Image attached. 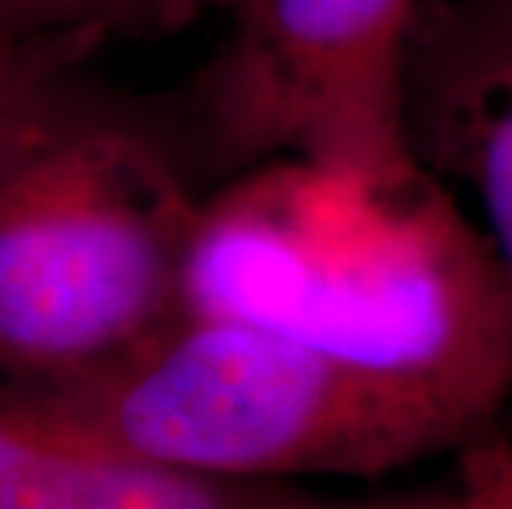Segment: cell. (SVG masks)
<instances>
[{
    "instance_id": "cell-1",
    "label": "cell",
    "mask_w": 512,
    "mask_h": 509,
    "mask_svg": "<svg viewBox=\"0 0 512 509\" xmlns=\"http://www.w3.org/2000/svg\"><path fill=\"white\" fill-rule=\"evenodd\" d=\"M182 314L265 331L473 427L512 404L496 252L417 159H271L222 179L192 219Z\"/></svg>"
},
{
    "instance_id": "cell-4",
    "label": "cell",
    "mask_w": 512,
    "mask_h": 509,
    "mask_svg": "<svg viewBox=\"0 0 512 509\" xmlns=\"http://www.w3.org/2000/svg\"><path fill=\"white\" fill-rule=\"evenodd\" d=\"M420 0H242L195 90L215 176L271 159L403 166V60Z\"/></svg>"
},
{
    "instance_id": "cell-7",
    "label": "cell",
    "mask_w": 512,
    "mask_h": 509,
    "mask_svg": "<svg viewBox=\"0 0 512 509\" xmlns=\"http://www.w3.org/2000/svg\"><path fill=\"white\" fill-rule=\"evenodd\" d=\"M90 43L0 37V179L83 100L76 67Z\"/></svg>"
},
{
    "instance_id": "cell-6",
    "label": "cell",
    "mask_w": 512,
    "mask_h": 509,
    "mask_svg": "<svg viewBox=\"0 0 512 509\" xmlns=\"http://www.w3.org/2000/svg\"><path fill=\"white\" fill-rule=\"evenodd\" d=\"M271 496L149 463L0 387V509H255Z\"/></svg>"
},
{
    "instance_id": "cell-8",
    "label": "cell",
    "mask_w": 512,
    "mask_h": 509,
    "mask_svg": "<svg viewBox=\"0 0 512 509\" xmlns=\"http://www.w3.org/2000/svg\"><path fill=\"white\" fill-rule=\"evenodd\" d=\"M456 453V480L440 490L337 506L291 503L278 493L255 509H512V404L483 430H476L463 447H456Z\"/></svg>"
},
{
    "instance_id": "cell-10",
    "label": "cell",
    "mask_w": 512,
    "mask_h": 509,
    "mask_svg": "<svg viewBox=\"0 0 512 509\" xmlns=\"http://www.w3.org/2000/svg\"><path fill=\"white\" fill-rule=\"evenodd\" d=\"M242 0H133L126 14V27L133 24H179V20L202 14V10H219V7H238Z\"/></svg>"
},
{
    "instance_id": "cell-3",
    "label": "cell",
    "mask_w": 512,
    "mask_h": 509,
    "mask_svg": "<svg viewBox=\"0 0 512 509\" xmlns=\"http://www.w3.org/2000/svg\"><path fill=\"white\" fill-rule=\"evenodd\" d=\"M17 394L149 463L245 486L390 473L483 430L265 331L195 314L100 377Z\"/></svg>"
},
{
    "instance_id": "cell-5",
    "label": "cell",
    "mask_w": 512,
    "mask_h": 509,
    "mask_svg": "<svg viewBox=\"0 0 512 509\" xmlns=\"http://www.w3.org/2000/svg\"><path fill=\"white\" fill-rule=\"evenodd\" d=\"M403 129L423 169L476 199L512 298V0H420Z\"/></svg>"
},
{
    "instance_id": "cell-9",
    "label": "cell",
    "mask_w": 512,
    "mask_h": 509,
    "mask_svg": "<svg viewBox=\"0 0 512 509\" xmlns=\"http://www.w3.org/2000/svg\"><path fill=\"white\" fill-rule=\"evenodd\" d=\"M133 0H0V37L7 40H73L103 43L126 27Z\"/></svg>"
},
{
    "instance_id": "cell-2",
    "label": "cell",
    "mask_w": 512,
    "mask_h": 509,
    "mask_svg": "<svg viewBox=\"0 0 512 509\" xmlns=\"http://www.w3.org/2000/svg\"><path fill=\"white\" fill-rule=\"evenodd\" d=\"M195 209L152 129L76 103L0 179V387L83 384L166 331Z\"/></svg>"
}]
</instances>
